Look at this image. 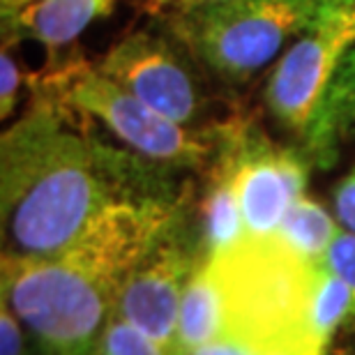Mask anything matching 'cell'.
Segmentation results:
<instances>
[{
    "label": "cell",
    "mask_w": 355,
    "mask_h": 355,
    "mask_svg": "<svg viewBox=\"0 0 355 355\" xmlns=\"http://www.w3.org/2000/svg\"><path fill=\"white\" fill-rule=\"evenodd\" d=\"M171 171L102 144L79 111L33 88L28 111L0 139L3 257H60L113 201L178 187Z\"/></svg>",
    "instance_id": "cell-1"
},
{
    "label": "cell",
    "mask_w": 355,
    "mask_h": 355,
    "mask_svg": "<svg viewBox=\"0 0 355 355\" xmlns=\"http://www.w3.org/2000/svg\"><path fill=\"white\" fill-rule=\"evenodd\" d=\"M208 270L222 302L219 339L257 355H325L314 330L316 263L277 236H245L215 254Z\"/></svg>",
    "instance_id": "cell-2"
},
{
    "label": "cell",
    "mask_w": 355,
    "mask_h": 355,
    "mask_svg": "<svg viewBox=\"0 0 355 355\" xmlns=\"http://www.w3.org/2000/svg\"><path fill=\"white\" fill-rule=\"evenodd\" d=\"M3 302L31 332L40 355H97L116 314L118 286L67 257L0 263Z\"/></svg>",
    "instance_id": "cell-3"
},
{
    "label": "cell",
    "mask_w": 355,
    "mask_h": 355,
    "mask_svg": "<svg viewBox=\"0 0 355 355\" xmlns=\"http://www.w3.org/2000/svg\"><path fill=\"white\" fill-rule=\"evenodd\" d=\"M328 0H219L184 7L178 40L226 83H247L323 17Z\"/></svg>",
    "instance_id": "cell-4"
},
{
    "label": "cell",
    "mask_w": 355,
    "mask_h": 355,
    "mask_svg": "<svg viewBox=\"0 0 355 355\" xmlns=\"http://www.w3.org/2000/svg\"><path fill=\"white\" fill-rule=\"evenodd\" d=\"M33 88L49 90L88 120H97L127 150L153 164L173 168H208L217 153V130H194L173 123L130 90L109 79L88 60L72 58L33 76Z\"/></svg>",
    "instance_id": "cell-5"
},
{
    "label": "cell",
    "mask_w": 355,
    "mask_h": 355,
    "mask_svg": "<svg viewBox=\"0 0 355 355\" xmlns=\"http://www.w3.org/2000/svg\"><path fill=\"white\" fill-rule=\"evenodd\" d=\"M215 130L217 153L231 168L247 236H275L291 205L307 194L314 164L302 148L275 144L247 118H229Z\"/></svg>",
    "instance_id": "cell-6"
},
{
    "label": "cell",
    "mask_w": 355,
    "mask_h": 355,
    "mask_svg": "<svg viewBox=\"0 0 355 355\" xmlns=\"http://www.w3.org/2000/svg\"><path fill=\"white\" fill-rule=\"evenodd\" d=\"M353 44L355 28L339 17L328 0L318 24L302 33L275 62L263 90L270 116L302 139L321 109L339 62Z\"/></svg>",
    "instance_id": "cell-7"
},
{
    "label": "cell",
    "mask_w": 355,
    "mask_h": 355,
    "mask_svg": "<svg viewBox=\"0 0 355 355\" xmlns=\"http://www.w3.org/2000/svg\"><path fill=\"white\" fill-rule=\"evenodd\" d=\"M203 261L196 231L184 222L123 279L116 293V316L173 355L184 288Z\"/></svg>",
    "instance_id": "cell-8"
},
{
    "label": "cell",
    "mask_w": 355,
    "mask_h": 355,
    "mask_svg": "<svg viewBox=\"0 0 355 355\" xmlns=\"http://www.w3.org/2000/svg\"><path fill=\"white\" fill-rule=\"evenodd\" d=\"M97 69L173 123L191 127L203 111V92L194 72L159 35H125L102 55Z\"/></svg>",
    "instance_id": "cell-9"
},
{
    "label": "cell",
    "mask_w": 355,
    "mask_h": 355,
    "mask_svg": "<svg viewBox=\"0 0 355 355\" xmlns=\"http://www.w3.org/2000/svg\"><path fill=\"white\" fill-rule=\"evenodd\" d=\"M116 0H28L3 14L5 40H33L55 58L97 19L109 17Z\"/></svg>",
    "instance_id": "cell-10"
},
{
    "label": "cell",
    "mask_w": 355,
    "mask_h": 355,
    "mask_svg": "<svg viewBox=\"0 0 355 355\" xmlns=\"http://www.w3.org/2000/svg\"><path fill=\"white\" fill-rule=\"evenodd\" d=\"M349 141H355V44L344 53L321 109L304 132L302 150L311 164L328 168Z\"/></svg>",
    "instance_id": "cell-11"
},
{
    "label": "cell",
    "mask_w": 355,
    "mask_h": 355,
    "mask_svg": "<svg viewBox=\"0 0 355 355\" xmlns=\"http://www.w3.org/2000/svg\"><path fill=\"white\" fill-rule=\"evenodd\" d=\"M205 171H208V178H205L203 196L194 215V231L198 247L208 261L210 257L243 240L247 231L226 159L215 153V159L210 162Z\"/></svg>",
    "instance_id": "cell-12"
},
{
    "label": "cell",
    "mask_w": 355,
    "mask_h": 355,
    "mask_svg": "<svg viewBox=\"0 0 355 355\" xmlns=\"http://www.w3.org/2000/svg\"><path fill=\"white\" fill-rule=\"evenodd\" d=\"M219 330H222V302L208 263L203 261L184 288L173 355H187L198 346L215 342L219 339Z\"/></svg>",
    "instance_id": "cell-13"
},
{
    "label": "cell",
    "mask_w": 355,
    "mask_h": 355,
    "mask_svg": "<svg viewBox=\"0 0 355 355\" xmlns=\"http://www.w3.org/2000/svg\"><path fill=\"white\" fill-rule=\"evenodd\" d=\"M339 231L342 224L337 222V217H332L316 198L302 194L291 205L277 236L304 261L321 266Z\"/></svg>",
    "instance_id": "cell-14"
},
{
    "label": "cell",
    "mask_w": 355,
    "mask_h": 355,
    "mask_svg": "<svg viewBox=\"0 0 355 355\" xmlns=\"http://www.w3.org/2000/svg\"><path fill=\"white\" fill-rule=\"evenodd\" d=\"M353 311V293L342 277L328 266L318 268V284L314 295V330L318 342L328 351L339 330H349Z\"/></svg>",
    "instance_id": "cell-15"
},
{
    "label": "cell",
    "mask_w": 355,
    "mask_h": 355,
    "mask_svg": "<svg viewBox=\"0 0 355 355\" xmlns=\"http://www.w3.org/2000/svg\"><path fill=\"white\" fill-rule=\"evenodd\" d=\"M97 355H166V351L125 318L113 314Z\"/></svg>",
    "instance_id": "cell-16"
},
{
    "label": "cell",
    "mask_w": 355,
    "mask_h": 355,
    "mask_svg": "<svg viewBox=\"0 0 355 355\" xmlns=\"http://www.w3.org/2000/svg\"><path fill=\"white\" fill-rule=\"evenodd\" d=\"M323 263L349 284L353 293V311H351L349 330H355V233L346 229L339 231L337 238L332 240L328 254H325Z\"/></svg>",
    "instance_id": "cell-17"
},
{
    "label": "cell",
    "mask_w": 355,
    "mask_h": 355,
    "mask_svg": "<svg viewBox=\"0 0 355 355\" xmlns=\"http://www.w3.org/2000/svg\"><path fill=\"white\" fill-rule=\"evenodd\" d=\"M21 88V69L19 62L10 51L7 42H3V51H0V118H10L17 109Z\"/></svg>",
    "instance_id": "cell-18"
},
{
    "label": "cell",
    "mask_w": 355,
    "mask_h": 355,
    "mask_svg": "<svg viewBox=\"0 0 355 355\" xmlns=\"http://www.w3.org/2000/svg\"><path fill=\"white\" fill-rule=\"evenodd\" d=\"M332 205H335V217L342 229L355 233V166L337 182L332 191Z\"/></svg>",
    "instance_id": "cell-19"
},
{
    "label": "cell",
    "mask_w": 355,
    "mask_h": 355,
    "mask_svg": "<svg viewBox=\"0 0 355 355\" xmlns=\"http://www.w3.org/2000/svg\"><path fill=\"white\" fill-rule=\"evenodd\" d=\"M0 355H28L24 330L7 302H0Z\"/></svg>",
    "instance_id": "cell-20"
},
{
    "label": "cell",
    "mask_w": 355,
    "mask_h": 355,
    "mask_svg": "<svg viewBox=\"0 0 355 355\" xmlns=\"http://www.w3.org/2000/svg\"><path fill=\"white\" fill-rule=\"evenodd\" d=\"M187 355H257V353L243 344L226 342V339H215V342L203 344V346H198V349L189 351Z\"/></svg>",
    "instance_id": "cell-21"
},
{
    "label": "cell",
    "mask_w": 355,
    "mask_h": 355,
    "mask_svg": "<svg viewBox=\"0 0 355 355\" xmlns=\"http://www.w3.org/2000/svg\"><path fill=\"white\" fill-rule=\"evenodd\" d=\"M332 7L339 17H344L355 28V0H332Z\"/></svg>",
    "instance_id": "cell-22"
},
{
    "label": "cell",
    "mask_w": 355,
    "mask_h": 355,
    "mask_svg": "<svg viewBox=\"0 0 355 355\" xmlns=\"http://www.w3.org/2000/svg\"><path fill=\"white\" fill-rule=\"evenodd\" d=\"M24 3H28V0H3V14L14 12V10H17V7H21Z\"/></svg>",
    "instance_id": "cell-23"
},
{
    "label": "cell",
    "mask_w": 355,
    "mask_h": 355,
    "mask_svg": "<svg viewBox=\"0 0 355 355\" xmlns=\"http://www.w3.org/2000/svg\"><path fill=\"white\" fill-rule=\"evenodd\" d=\"M208 3H219V0H180L178 7L184 10V7H196V5H208Z\"/></svg>",
    "instance_id": "cell-24"
},
{
    "label": "cell",
    "mask_w": 355,
    "mask_h": 355,
    "mask_svg": "<svg viewBox=\"0 0 355 355\" xmlns=\"http://www.w3.org/2000/svg\"><path fill=\"white\" fill-rule=\"evenodd\" d=\"M146 3L148 5H150L153 7V10H162V7H164V5H171V3H180V0H146Z\"/></svg>",
    "instance_id": "cell-25"
},
{
    "label": "cell",
    "mask_w": 355,
    "mask_h": 355,
    "mask_svg": "<svg viewBox=\"0 0 355 355\" xmlns=\"http://www.w3.org/2000/svg\"><path fill=\"white\" fill-rule=\"evenodd\" d=\"M335 355H355V342L349 344V346H344V349L335 351Z\"/></svg>",
    "instance_id": "cell-26"
},
{
    "label": "cell",
    "mask_w": 355,
    "mask_h": 355,
    "mask_svg": "<svg viewBox=\"0 0 355 355\" xmlns=\"http://www.w3.org/2000/svg\"><path fill=\"white\" fill-rule=\"evenodd\" d=\"M268 355H288V353H268Z\"/></svg>",
    "instance_id": "cell-27"
}]
</instances>
